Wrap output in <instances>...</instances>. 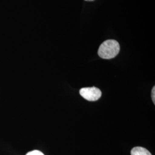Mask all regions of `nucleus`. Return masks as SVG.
<instances>
[{
	"instance_id": "obj_2",
	"label": "nucleus",
	"mask_w": 155,
	"mask_h": 155,
	"mask_svg": "<svg viewBox=\"0 0 155 155\" xmlns=\"http://www.w3.org/2000/svg\"><path fill=\"white\" fill-rule=\"evenodd\" d=\"M79 93L82 97L89 101H97L102 95L100 89L95 87L82 88L80 90Z\"/></svg>"
},
{
	"instance_id": "obj_5",
	"label": "nucleus",
	"mask_w": 155,
	"mask_h": 155,
	"mask_svg": "<svg viewBox=\"0 0 155 155\" xmlns=\"http://www.w3.org/2000/svg\"><path fill=\"white\" fill-rule=\"evenodd\" d=\"M155 87L154 86L152 90V100L153 102V104H155Z\"/></svg>"
},
{
	"instance_id": "obj_3",
	"label": "nucleus",
	"mask_w": 155,
	"mask_h": 155,
	"mask_svg": "<svg viewBox=\"0 0 155 155\" xmlns=\"http://www.w3.org/2000/svg\"><path fill=\"white\" fill-rule=\"evenodd\" d=\"M131 155H152L150 152L143 147H134L131 150Z\"/></svg>"
},
{
	"instance_id": "obj_1",
	"label": "nucleus",
	"mask_w": 155,
	"mask_h": 155,
	"mask_svg": "<svg viewBox=\"0 0 155 155\" xmlns=\"http://www.w3.org/2000/svg\"><path fill=\"white\" fill-rule=\"evenodd\" d=\"M120 50V45L116 40H107L100 45L98 54L102 59H110L116 57Z\"/></svg>"
},
{
	"instance_id": "obj_6",
	"label": "nucleus",
	"mask_w": 155,
	"mask_h": 155,
	"mask_svg": "<svg viewBox=\"0 0 155 155\" xmlns=\"http://www.w3.org/2000/svg\"><path fill=\"white\" fill-rule=\"evenodd\" d=\"M85 1H94V0H85Z\"/></svg>"
},
{
	"instance_id": "obj_4",
	"label": "nucleus",
	"mask_w": 155,
	"mask_h": 155,
	"mask_svg": "<svg viewBox=\"0 0 155 155\" xmlns=\"http://www.w3.org/2000/svg\"><path fill=\"white\" fill-rule=\"evenodd\" d=\"M26 155H45L41 152L38 150H35L31 151L27 153Z\"/></svg>"
}]
</instances>
